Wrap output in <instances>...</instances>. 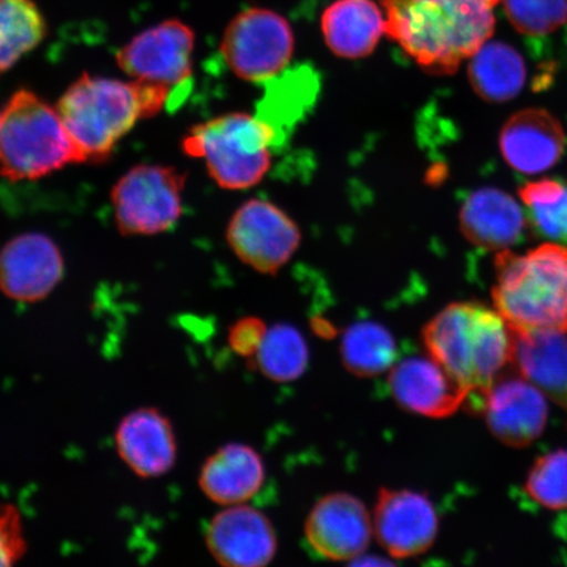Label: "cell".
<instances>
[{
    "mask_svg": "<svg viewBox=\"0 0 567 567\" xmlns=\"http://www.w3.org/2000/svg\"><path fill=\"white\" fill-rule=\"evenodd\" d=\"M322 32L332 53L363 59L386 34V18L372 0H337L323 13Z\"/></svg>",
    "mask_w": 567,
    "mask_h": 567,
    "instance_id": "cell-22",
    "label": "cell"
},
{
    "mask_svg": "<svg viewBox=\"0 0 567 567\" xmlns=\"http://www.w3.org/2000/svg\"><path fill=\"white\" fill-rule=\"evenodd\" d=\"M226 237L239 260L260 274L280 271L301 244L299 226L264 198H251L234 213Z\"/></svg>",
    "mask_w": 567,
    "mask_h": 567,
    "instance_id": "cell-10",
    "label": "cell"
},
{
    "mask_svg": "<svg viewBox=\"0 0 567 567\" xmlns=\"http://www.w3.org/2000/svg\"><path fill=\"white\" fill-rule=\"evenodd\" d=\"M195 33L181 20H166L141 32L120 49L116 61L132 80L174 92L175 105L187 97L193 80Z\"/></svg>",
    "mask_w": 567,
    "mask_h": 567,
    "instance_id": "cell-9",
    "label": "cell"
},
{
    "mask_svg": "<svg viewBox=\"0 0 567 567\" xmlns=\"http://www.w3.org/2000/svg\"><path fill=\"white\" fill-rule=\"evenodd\" d=\"M284 138L271 124L248 113H228L193 127L183 152L202 158L213 181L224 189L257 186L272 165V148Z\"/></svg>",
    "mask_w": 567,
    "mask_h": 567,
    "instance_id": "cell-6",
    "label": "cell"
},
{
    "mask_svg": "<svg viewBox=\"0 0 567 567\" xmlns=\"http://www.w3.org/2000/svg\"><path fill=\"white\" fill-rule=\"evenodd\" d=\"M519 195L527 208V219L538 236L567 244V187L564 183L543 179L526 184Z\"/></svg>",
    "mask_w": 567,
    "mask_h": 567,
    "instance_id": "cell-27",
    "label": "cell"
},
{
    "mask_svg": "<svg viewBox=\"0 0 567 567\" xmlns=\"http://www.w3.org/2000/svg\"><path fill=\"white\" fill-rule=\"evenodd\" d=\"M514 364L524 379L540 389L567 415L566 332L538 330L515 334Z\"/></svg>",
    "mask_w": 567,
    "mask_h": 567,
    "instance_id": "cell-21",
    "label": "cell"
},
{
    "mask_svg": "<svg viewBox=\"0 0 567 567\" xmlns=\"http://www.w3.org/2000/svg\"><path fill=\"white\" fill-rule=\"evenodd\" d=\"M295 38L288 21L274 11L240 12L226 28L221 53L240 80L268 83L284 73L292 60Z\"/></svg>",
    "mask_w": 567,
    "mask_h": 567,
    "instance_id": "cell-8",
    "label": "cell"
},
{
    "mask_svg": "<svg viewBox=\"0 0 567 567\" xmlns=\"http://www.w3.org/2000/svg\"><path fill=\"white\" fill-rule=\"evenodd\" d=\"M526 493L545 508H567V451H553L536 460L528 473Z\"/></svg>",
    "mask_w": 567,
    "mask_h": 567,
    "instance_id": "cell-28",
    "label": "cell"
},
{
    "mask_svg": "<svg viewBox=\"0 0 567 567\" xmlns=\"http://www.w3.org/2000/svg\"><path fill=\"white\" fill-rule=\"evenodd\" d=\"M28 549L23 516L12 503H0V566H12Z\"/></svg>",
    "mask_w": 567,
    "mask_h": 567,
    "instance_id": "cell-30",
    "label": "cell"
},
{
    "mask_svg": "<svg viewBox=\"0 0 567 567\" xmlns=\"http://www.w3.org/2000/svg\"><path fill=\"white\" fill-rule=\"evenodd\" d=\"M213 558L226 567H261L272 561L278 538L268 517L257 508L228 506L213 517L205 534Z\"/></svg>",
    "mask_w": 567,
    "mask_h": 567,
    "instance_id": "cell-14",
    "label": "cell"
},
{
    "mask_svg": "<svg viewBox=\"0 0 567 567\" xmlns=\"http://www.w3.org/2000/svg\"><path fill=\"white\" fill-rule=\"evenodd\" d=\"M267 328L259 318L239 319L229 331L230 349L243 358H254L266 336Z\"/></svg>",
    "mask_w": 567,
    "mask_h": 567,
    "instance_id": "cell-31",
    "label": "cell"
},
{
    "mask_svg": "<svg viewBox=\"0 0 567 567\" xmlns=\"http://www.w3.org/2000/svg\"><path fill=\"white\" fill-rule=\"evenodd\" d=\"M115 449L127 470L144 480L165 476L177 461L174 425L155 408L133 410L120 421Z\"/></svg>",
    "mask_w": 567,
    "mask_h": 567,
    "instance_id": "cell-16",
    "label": "cell"
},
{
    "mask_svg": "<svg viewBox=\"0 0 567 567\" xmlns=\"http://www.w3.org/2000/svg\"><path fill=\"white\" fill-rule=\"evenodd\" d=\"M307 540L318 556L350 561L364 555L372 540L373 517L357 496L336 493L323 496L305 524Z\"/></svg>",
    "mask_w": 567,
    "mask_h": 567,
    "instance_id": "cell-13",
    "label": "cell"
},
{
    "mask_svg": "<svg viewBox=\"0 0 567 567\" xmlns=\"http://www.w3.org/2000/svg\"><path fill=\"white\" fill-rule=\"evenodd\" d=\"M501 0H381L386 34L431 74H453L492 39Z\"/></svg>",
    "mask_w": 567,
    "mask_h": 567,
    "instance_id": "cell-1",
    "label": "cell"
},
{
    "mask_svg": "<svg viewBox=\"0 0 567 567\" xmlns=\"http://www.w3.org/2000/svg\"><path fill=\"white\" fill-rule=\"evenodd\" d=\"M423 342L481 410L488 390L514 363L513 329L498 311L478 302L445 307L425 326Z\"/></svg>",
    "mask_w": 567,
    "mask_h": 567,
    "instance_id": "cell-3",
    "label": "cell"
},
{
    "mask_svg": "<svg viewBox=\"0 0 567 567\" xmlns=\"http://www.w3.org/2000/svg\"><path fill=\"white\" fill-rule=\"evenodd\" d=\"M63 274L60 247L44 234H21L0 250V292L12 301L45 300L60 286Z\"/></svg>",
    "mask_w": 567,
    "mask_h": 567,
    "instance_id": "cell-12",
    "label": "cell"
},
{
    "mask_svg": "<svg viewBox=\"0 0 567 567\" xmlns=\"http://www.w3.org/2000/svg\"><path fill=\"white\" fill-rule=\"evenodd\" d=\"M389 388L401 408L436 420L455 414L470 401V393L430 354L395 363Z\"/></svg>",
    "mask_w": 567,
    "mask_h": 567,
    "instance_id": "cell-17",
    "label": "cell"
},
{
    "mask_svg": "<svg viewBox=\"0 0 567 567\" xmlns=\"http://www.w3.org/2000/svg\"><path fill=\"white\" fill-rule=\"evenodd\" d=\"M545 396L522 374L520 378L496 380L482 406L492 434L514 449L536 442L548 423V399Z\"/></svg>",
    "mask_w": 567,
    "mask_h": 567,
    "instance_id": "cell-15",
    "label": "cell"
},
{
    "mask_svg": "<svg viewBox=\"0 0 567 567\" xmlns=\"http://www.w3.org/2000/svg\"><path fill=\"white\" fill-rule=\"evenodd\" d=\"M340 354L351 373L359 378H374L392 370L396 360V344L385 326L359 322L344 332Z\"/></svg>",
    "mask_w": 567,
    "mask_h": 567,
    "instance_id": "cell-24",
    "label": "cell"
},
{
    "mask_svg": "<svg viewBox=\"0 0 567 567\" xmlns=\"http://www.w3.org/2000/svg\"><path fill=\"white\" fill-rule=\"evenodd\" d=\"M492 296L494 309L515 334H567V246L545 244L524 255L499 251Z\"/></svg>",
    "mask_w": 567,
    "mask_h": 567,
    "instance_id": "cell-4",
    "label": "cell"
},
{
    "mask_svg": "<svg viewBox=\"0 0 567 567\" xmlns=\"http://www.w3.org/2000/svg\"><path fill=\"white\" fill-rule=\"evenodd\" d=\"M372 517L375 538L394 558L421 556L436 540L439 517L425 494L382 488Z\"/></svg>",
    "mask_w": 567,
    "mask_h": 567,
    "instance_id": "cell-11",
    "label": "cell"
},
{
    "mask_svg": "<svg viewBox=\"0 0 567 567\" xmlns=\"http://www.w3.org/2000/svg\"><path fill=\"white\" fill-rule=\"evenodd\" d=\"M70 163L81 158L56 106L32 91L16 92L0 112V176L34 181Z\"/></svg>",
    "mask_w": 567,
    "mask_h": 567,
    "instance_id": "cell-5",
    "label": "cell"
},
{
    "mask_svg": "<svg viewBox=\"0 0 567 567\" xmlns=\"http://www.w3.org/2000/svg\"><path fill=\"white\" fill-rule=\"evenodd\" d=\"M509 23L522 34L547 35L566 24L567 0H502Z\"/></svg>",
    "mask_w": 567,
    "mask_h": 567,
    "instance_id": "cell-29",
    "label": "cell"
},
{
    "mask_svg": "<svg viewBox=\"0 0 567 567\" xmlns=\"http://www.w3.org/2000/svg\"><path fill=\"white\" fill-rule=\"evenodd\" d=\"M255 363L266 378L279 382L300 379L309 364V349L299 330L289 324L267 329L255 353Z\"/></svg>",
    "mask_w": 567,
    "mask_h": 567,
    "instance_id": "cell-26",
    "label": "cell"
},
{
    "mask_svg": "<svg viewBox=\"0 0 567 567\" xmlns=\"http://www.w3.org/2000/svg\"><path fill=\"white\" fill-rule=\"evenodd\" d=\"M266 467L251 446L229 443L210 455L198 474V486L219 506L244 505L264 487Z\"/></svg>",
    "mask_w": 567,
    "mask_h": 567,
    "instance_id": "cell-20",
    "label": "cell"
},
{
    "mask_svg": "<svg viewBox=\"0 0 567 567\" xmlns=\"http://www.w3.org/2000/svg\"><path fill=\"white\" fill-rule=\"evenodd\" d=\"M47 23L33 0H0V74L44 40Z\"/></svg>",
    "mask_w": 567,
    "mask_h": 567,
    "instance_id": "cell-25",
    "label": "cell"
},
{
    "mask_svg": "<svg viewBox=\"0 0 567 567\" xmlns=\"http://www.w3.org/2000/svg\"><path fill=\"white\" fill-rule=\"evenodd\" d=\"M527 215L512 195L498 188L474 190L461 207L460 225L474 246L491 251L508 250L520 243Z\"/></svg>",
    "mask_w": 567,
    "mask_h": 567,
    "instance_id": "cell-19",
    "label": "cell"
},
{
    "mask_svg": "<svg viewBox=\"0 0 567 567\" xmlns=\"http://www.w3.org/2000/svg\"><path fill=\"white\" fill-rule=\"evenodd\" d=\"M467 76L474 92L488 103H505L519 95L526 84L523 55L502 41H487L470 59Z\"/></svg>",
    "mask_w": 567,
    "mask_h": 567,
    "instance_id": "cell-23",
    "label": "cell"
},
{
    "mask_svg": "<svg viewBox=\"0 0 567 567\" xmlns=\"http://www.w3.org/2000/svg\"><path fill=\"white\" fill-rule=\"evenodd\" d=\"M175 105L161 84L83 74L56 104L63 125L83 162H104L141 120Z\"/></svg>",
    "mask_w": 567,
    "mask_h": 567,
    "instance_id": "cell-2",
    "label": "cell"
},
{
    "mask_svg": "<svg viewBox=\"0 0 567 567\" xmlns=\"http://www.w3.org/2000/svg\"><path fill=\"white\" fill-rule=\"evenodd\" d=\"M186 175L161 165H140L116 183L111 202L125 236H154L179 221Z\"/></svg>",
    "mask_w": 567,
    "mask_h": 567,
    "instance_id": "cell-7",
    "label": "cell"
},
{
    "mask_svg": "<svg viewBox=\"0 0 567 567\" xmlns=\"http://www.w3.org/2000/svg\"><path fill=\"white\" fill-rule=\"evenodd\" d=\"M499 147L509 167L522 174L548 172L561 159L566 136L563 125L545 110H523L502 127Z\"/></svg>",
    "mask_w": 567,
    "mask_h": 567,
    "instance_id": "cell-18",
    "label": "cell"
}]
</instances>
